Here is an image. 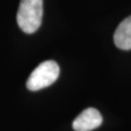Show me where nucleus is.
<instances>
[{"instance_id": "f257e3e1", "label": "nucleus", "mask_w": 131, "mask_h": 131, "mask_svg": "<svg viewBox=\"0 0 131 131\" xmlns=\"http://www.w3.org/2000/svg\"><path fill=\"white\" fill-rule=\"evenodd\" d=\"M43 0H20L16 20L23 32H35L42 23Z\"/></svg>"}, {"instance_id": "f03ea898", "label": "nucleus", "mask_w": 131, "mask_h": 131, "mask_svg": "<svg viewBox=\"0 0 131 131\" xmlns=\"http://www.w3.org/2000/svg\"><path fill=\"white\" fill-rule=\"evenodd\" d=\"M59 74L60 67L56 61H43L31 73L27 81V88L31 91H37L46 88L56 82Z\"/></svg>"}, {"instance_id": "7ed1b4c3", "label": "nucleus", "mask_w": 131, "mask_h": 131, "mask_svg": "<svg viewBox=\"0 0 131 131\" xmlns=\"http://www.w3.org/2000/svg\"><path fill=\"white\" fill-rule=\"evenodd\" d=\"M103 118L101 114L95 108H87L76 117L72 123L75 131H91L101 126Z\"/></svg>"}, {"instance_id": "20e7f679", "label": "nucleus", "mask_w": 131, "mask_h": 131, "mask_svg": "<svg viewBox=\"0 0 131 131\" xmlns=\"http://www.w3.org/2000/svg\"><path fill=\"white\" fill-rule=\"evenodd\" d=\"M114 43L124 50L131 49V15L123 20L115 31Z\"/></svg>"}]
</instances>
